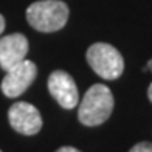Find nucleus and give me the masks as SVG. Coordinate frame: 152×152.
Listing matches in <instances>:
<instances>
[{
  "instance_id": "f03ea898",
  "label": "nucleus",
  "mask_w": 152,
  "mask_h": 152,
  "mask_svg": "<svg viewBox=\"0 0 152 152\" xmlns=\"http://www.w3.org/2000/svg\"><path fill=\"white\" fill-rule=\"evenodd\" d=\"M26 20L37 31H59L68 20V6L61 0H39L28 6Z\"/></svg>"
},
{
  "instance_id": "423d86ee",
  "label": "nucleus",
  "mask_w": 152,
  "mask_h": 152,
  "mask_svg": "<svg viewBox=\"0 0 152 152\" xmlns=\"http://www.w3.org/2000/svg\"><path fill=\"white\" fill-rule=\"evenodd\" d=\"M48 92L64 109H73L79 102L76 82L64 70H56L48 76Z\"/></svg>"
},
{
  "instance_id": "ddd939ff",
  "label": "nucleus",
  "mask_w": 152,
  "mask_h": 152,
  "mask_svg": "<svg viewBox=\"0 0 152 152\" xmlns=\"http://www.w3.org/2000/svg\"><path fill=\"white\" fill-rule=\"evenodd\" d=\"M0 152H2V151H0Z\"/></svg>"
},
{
  "instance_id": "f8f14e48",
  "label": "nucleus",
  "mask_w": 152,
  "mask_h": 152,
  "mask_svg": "<svg viewBox=\"0 0 152 152\" xmlns=\"http://www.w3.org/2000/svg\"><path fill=\"white\" fill-rule=\"evenodd\" d=\"M148 70H151V72H152V59L148 62Z\"/></svg>"
},
{
  "instance_id": "20e7f679",
  "label": "nucleus",
  "mask_w": 152,
  "mask_h": 152,
  "mask_svg": "<svg viewBox=\"0 0 152 152\" xmlns=\"http://www.w3.org/2000/svg\"><path fill=\"white\" fill-rule=\"evenodd\" d=\"M37 76V67L34 62L25 59L20 64L14 65L6 70L5 78L2 79L0 88L5 96L8 98H17L28 88Z\"/></svg>"
},
{
  "instance_id": "1a4fd4ad",
  "label": "nucleus",
  "mask_w": 152,
  "mask_h": 152,
  "mask_svg": "<svg viewBox=\"0 0 152 152\" xmlns=\"http://www.w3.org/2000/svg\"><path fill=\"white\" fill-rule=\"evenodd\" d=\"M56 152H81V151L75 149V148H72V146H64V148H59Z\"/></svg>"
},
{
  "instance_id": "9b49d317",
  "label": "nucleus",
  "mask_w": 152,
  "mask_h": 152,
  "mask_svg": "<svg viewBox=\"0 0 152 152\" xmlns=\"http://www.w3.org/2000/svg\"><path fill=\"white\" fill-rule=\"evenodd\" d=\"M148 96H149V101L152 102V84H151L149 88H148Z\"/></svg>"
},
{
  "instance_id": "0eeeda50",
  "label": "nucleus",
  "mask_w": 152,
  "mask_h": 152,
  "mask_svg": "<svg viewBox=\"0 0 152 152\" xmlns=\"http://www.w3.org/2000/svg\"><path fill=\"white\" fill-rule=\"evenodd\" d=\"M28 48V39L20 33L8 34L2 37L0 39V67L6 72L20 64L26 59Z\"/></svg>"
},
{
  "instance_id": "7ed1b4c3",
  "label": "nucleus",
  "mask_w": 152,
  "mask_h": 152,
  "mask_svg": "<svg viewBox=\"0 0 152 152\" xmlns=\"http://www.w3.org/2000/svg\"><path fill=\"white\" fill-rule=\"evenodd\" d=\"M87 62L102 79H118L124 72V59L115 47L106 42H96L87 50Z\"/></svg>"
},
{
  "instance_id": "6e6552de",
  "label": "nucleus",
  "mask_w": 152,
  "mask_h": 152,
  "mask_svg": "<svg viewBox=\"0 0 152 152\" xmlns=\"http://www.w3.org/2000/svg\"><path fill=\"white\" fill-rule=\"evenodd\" d=\"M129 152H152V143L141 141V143L135 144V146L130 149Z\"/></svg>"
},
{
  "instance_id": "39448f33",
  "label": "nucleus",
  "mask_w": 152,
  "mask_h": 152,
  "mask_svg": "<svg viewBox=\"0 0 152 152\" xmlns=\"http://www.w3.org/2000/svg\"><path fill=\"white\" fill-rule=\"evenodd\" d=\"M11 127L22 135H36L42 129V116L39 110L30 102L19 101L8 110Z\"/></svg>"
},
{
  "instance_id": "9d476101",
  "label": "nucleus",
  "mask_w": 152,
  "mask_h": 152,
  "mask_svg": "<svg viewBox=\"0 0 152 152\" xmlns=\"http://www.w3.org/2000/svg\"><path fill=\"white\" fill-rule=\"evenodd\" d=\"M3 30H5V17L0 14V34L3 33Z\"/></svg>"
},
{
  "instance_id": "f257e3e1",
  "label": "nucleus",
  "mask_w": 152,
  "mask_h": 152,
  "mask_svg": "<svg viewBox=\"0 0 152 152\" xmlns=\"http://www.w3.org/2000/svg\"><path fill=\"white\" fill-rule=\"evenodd\" d=\"M113 110V95L104 84H95L86 92L82 98L78 118L84 126L93 127L106 123Z\"/></svg>"
}]
</instances>
